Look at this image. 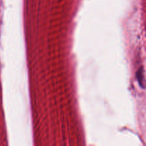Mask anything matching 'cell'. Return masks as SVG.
Listing matches in <instances>:
<instances>
[{
    "label": "cell",
    "mask_w": 146,
    "mask_h": 146,
    "mask_svg": "<svg viewBox=\"0 0 146 146\" xmlns=\"http://www.w3.org/2000/svg\"><path fill=\"white\" fill-rule=\"evenodd\" d=\"M143 68L141 67V68L139 69V71H138V74H137V76H138V81H139V83H140V85L142 86L143 85Z\"/></svg>",
    "instance_id": "obj_1"
}]
</instances>
